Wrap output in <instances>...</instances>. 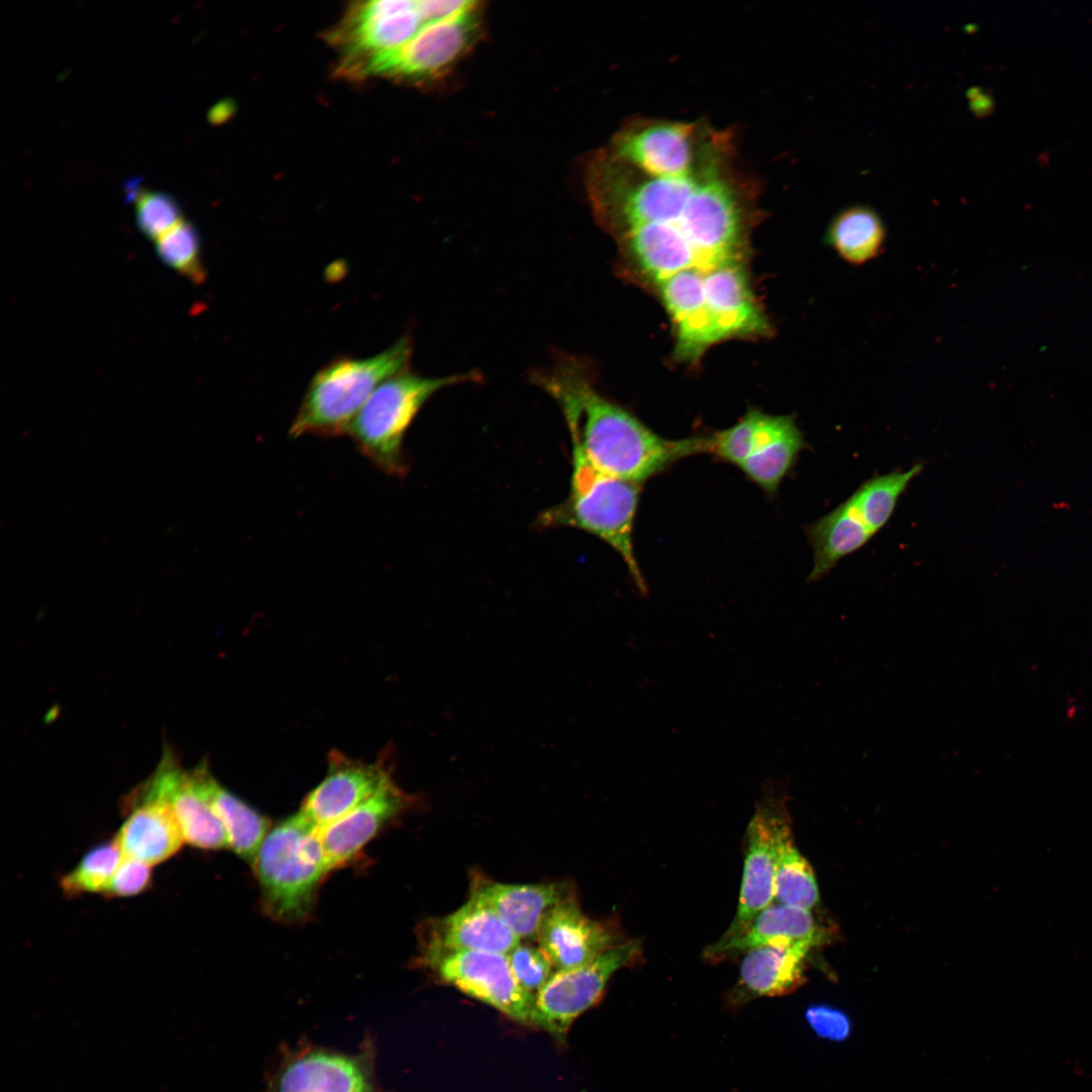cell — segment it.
<instances>
[{
	"mask_svg": "<svg viewBox=\"0 0 1092 1092\" xmlns=\"http://www.w3.org/2000/svg\"><path fill=\"white\" fill-rule=\"evenodd\" d=\"M806 535L813 550L809 581L827 575L842 558L862 548L874 537L846 499L807 526Z\"/></svg>",
	"mask_w": 1092,
	"mask_h": 1092,
	"instance_id": "23",
	"label": "cell"
},
{
	"mask_svg": "<svg viewBox=\"0 0 1092 1092\" xmlns=\"http://www.w3.org/2000/svg\"><path fill=\"white\" fill-rule=\"evenodd\" d=\"M253 866L264 911L288 923L307 918L318 886L330 873L320 828L300 811L269 830Z\"/></svg>",
	"mask_w": 1092,
	"mask_h": 1092,
	"instance_id": "4",
	"label": "cell"
},
{
	"mask_svg": "<svg viewBox=\"0 0 1092 1092\" xmlns=\"http://www.w3.org/2000/svg\"><path fill=\"white\" fill-rule=\"evenodd\" d=\"M475 2L466 0H421L417 10L423 23H433L453 18L473 9Z\"/></svg>",
	"mask_w": 1092,
	"mask_h": 1092,
	"instance_id": "35",
	"label": "cell"
},
{
	"mask_svg": "<svg viewBox=\"0 0 1092 1092\" xmlns=\"http://www.w3.org/2000/svg\"><path fill=\"white\" fill-rule=\"evenodd\" d=\"M471 18L470 10L447 20L423 23L413 38L379 63L370 76L424 78L442 71L465 48Z\"/></svg>",
	"mask_w": 1092,
	"mask_h": 1092,
	"instance_id": "20",
	"label": "cell"
},
{
	"mask_svg": "<svg viewBox=\"0 0 1092 1092\" xmlns=\"http://www.w3.org/2000/svg\"><path fill=\"white\" fill-rule=\"evenodd\" d=\"M142 786L170 804L187 843L206 850L230 848L225 829L196 789L191 770H182L169 752Z\"/></svg>",
	"mask_w": 1092,
	"mask_h": 1092,
	"instance_id": "16",
	"label": "cell"
},
{
	"mask_svg": "<svg viewBox=\"0 0 1092 1092\" xmlns=\"http://www.w3.org/2000/svg\"><path fill=\"white\" fill-rule=\"evenodd\" d=\"M420 950L465 949L508 954L522 940L480 901L469 897L454 912L421 925Z\"/></svg>",
	"mask_w": 1092,
	"mask_h": 1092,
	"instance_id": "17",
	"label": "cell"
},
{
	"mask_svg": "<svg viewBox=\"0 0 1092 1092\" xmlns=\"http://www.w3.org/2000/svg\"><path fill=\"white\" fill-rule=\"evenodd\" d=\"M133 197L138 226L150 239L158 240L183 219L178 202L169 193L138 191Z\"/></svg>",
	"mask_w": 1092,
	"mask_h": 1092,
	"instance_id": "31",
	"label": "cell"
},
{
	"mask_svg": "<svg viewBox=\"0 0 1092 1092\" xmlns=\"http://www.w3.org/2000/svg\"><path fill=\"white\" fill-rule=\"evenodd\" d=\"M737 130L705 118L638 115L615 135L597 205L624 261L654 286L685 270L744 262L760 180Z\"/></svg>",
	"mask_w": 1092,
	"mask_h": 1092,
	"instance_id": "1",
	"label": "cell"
},
{
	"mask_svg": "<svg viewBox=\"0 0 1092 1092\" xmlns=\"http://www.w3.org/2000/svg\"><path fill=\"white\" fill-rule=\"evenodd\" d=\"M507 957L518 983L534 995L554 974L555 968L544 951L528 941H521Z\"/></svg>",
	"mask_w": 1092,
	"mask_h": 1092,
	"instance_id": "32",
	"label": "cell"
},
{
	"mask_svg": "<svg viewBox=\"0 0 1092 1092\" xmlns=\"http://www.w3.org/2000/svg\"><path fill=\"white\" fill-rule=\"evenodd\" d=\"M161 260L194 283H202L206 271L202 262L200 237L196 228L182 219L156 240Z\"/></svg>",
	"mask_w": 1092,
	"mask_h": 1092,
	"instance_id": "30",
	"label": "cell"
},
{
	"mask_svg": "<svg viewBox=\"0 0 1092 1092\" xmlns=\"http://www.w3.org/2000/svg\"><path fill=\"white\" fill-rule=\"evenodd\" d=\"M414 802V797L403 792L391 779L367 801L320 828L329 871L352 860L384 825Z\"/></svg>",
	"mask_w": 1092,
	"mask_h": 1092,
	"instance_id": "19",
	"label": "cell"
},
{
	"mask_svg": "<svg viewBox=\"0 0 1092 1092\" xmlns=\"http://www.w3.org/2000/svg\"><path fill=\"white\" fill-rule=\"evenodd\" d=\"M793 424V416H774L751 408L732 427L707 437L708 453L738 467Z\"/></svg>",
	"mask_w": 1092,
	"mask_h": 1092,
	"instance_id": "26",
	"label": "cell"
},
{
	"mask_svg": "<svg viewBox=\"0 0 1092 1092\" xmlns=\"http://www.w3.org/2000/svg\"><path fill=\"white\" fill-rule=\"evenodd\" d=\"M922 469L919 462L906 471L895 469L873 476L846 499L874 536L890 521L900 496Z\"/></svg>",
	"mask_w": 1092,
	"mask_h": 1092,
	"instance_id": "27",
	"label": "cell"
},
{
	"mask_svg": "<svg viewBox=\"0 0 1092 1092\" xmlns=\"http://www.w3.org/2000/svg\"><path fill=\"white\" fill-rule=\"evenodd\" d=\"M673 332V355L681 362L697 361L722 341L767 336L770 325L754 295L744 262L705 271L699 309Z\"/></svg>",
	"mask_w": 1092,
	"mask_h": 1092,
	"instance_id": "7",
	"label": "cell"
},
{
	"mask_svg": "<svg viewBox=\"0 0 1092 1092\" xmlns=\"http://www.w3.org/2000/svg\"><path fill=\"white\" fill-rule=\"evenodd\" d=\"M829 938L828 930L812 910L774 902L738 932L723 934L704 953L711 961H720L764 945L804 943L813 948Z\"/></svg>",
	"mask_w": 1092,
	"mask_h": 1092,
	"instance_id": "18",
	"label": "cell"
},
{
	"mask_svg": "<svg viewBox=\"0 0 1092 1092\" xmlns=\"http://www.w3.org/2000/svg\"><path fill=\"white\" fill-rule=\"evenodd\" d=\"M641 954L638 939L624 940L585 965L554 972L535 994L532 1025L563 1039L572 1022L599 1002L613 975Z\"/></svg>",
	"mask_w": 1092,
	"mask_h": 1092,
	"instance_id": "9",
	"label": "cell"
},
{
	"mask_svg": "<svg viewBox=\"0 0 1092 1092\" xmlns=\"http://www.w3.org/2000/svg\"><path fill=\"white\" fill-rule=\"evenodd\" d=\"M121 859L122 851L115 838L95 845L61 878L62 891L67 897L103 893Z\"/></svg>",
	"mask_w": 1092,
	"mask_h": 1092,
	"instance_id": "29",
	"label": "cell"
},
{
	"mask_svg": "<svg viewBox=\"0 0 1092 1092\" xmlns=\"http://www.w3.org/2000/svg\"><path fill=\"white\" fill-rule=\"evenodd\" d=\"M886 235L876 210L854 204L833 216L825 232V243L846 263L860 266L882 253Z\"/></svg>",
	"mask_w": 1092,
	"mask_h": 1092,
	"instance_id": "24",
	"label": "cell"
},
{
	"mask_svg": "<svg viewBox=\"0 0 1092 1092\" xmlns=\"http://www.w3.org/2000/svg\"><path fill=\"white\" fill-rule=\"evenodd\" d=\"M774 887L776 903L813 910L819 902L813 869L795 845L788 813L777 831Z\"/></svg>",
	"mask_w": 1092,
	"mask_h": 1092,
	"instance_id": "25",
	"label": "cell"
},
{
	"mask_svg": "<svg viewBox=\"0 0 1092 1092\" xmlns=\"http://www.w3.org/2000/svg\"><path fill=\"white\" fill-rule=\"evenodd\" d=\"M413 341L402 336L370 357H336L311 378L289 429L292 438H335L349 434L352 422L388 378L408 369Z\"/></svg>",
	"mask_w": 1092,
	"mask_h": 1092,
	"instance_id": "3",
	"label": "cell"
},
{
	"mask_svg": "<svg viewBox=\"0 0 1092 1092\" xmlns=\"http://www.w3.org/2000/svg\"><path fill=\"white\" fill-rule=\"evenodd\" d=\"M571 447L568 496L544 512L539 518L540 525L573 527L597 536L622 557L639 590L646 593L633 546L640 484L601 471L588 461L576 442L571 441Z\"/></svg>",
	"mask_w": 1092,
	"mask_h": 1092,
	"instance_id": "5",
	"label": "cell"
},
{
	"mask_svg": "<svg viewBox=\"0 0 1092 1092\" xmlns=\"http://www.w3.org/2000/svg\"><path fill=\"white\" fill-rule=\"evenodd\" d=\"M418 964L453 986L504 1013L532 1025L535 995L515 978L507 954L479 950H420Z\"/></svg>",
	"mask_w": 1092,
	"mask_h": 1092,
	"instance_id": "8",
	"label": "cell"
},
{
	"mask_svg": "<svg viewBox=\"0 0 1092 1092\" xmlns=\"http://www.w3.org/2000/svg\"><path fill=\"white\" fill-rule=\"evenodd\" d=\"M806 1017L815 1031L822 1036L840 1039L847 1035L849 1023L843 1013L827 1006H812Z\"/></svg>",
	"mask_w": 1092,
	"mask_h": 1092,
	"instance_id": "34",
	"label": "cell"
},
{
	"mask_svg": "<svg viewBox=\"0 0 1092 1092\" xmlns=\"http://www.w3.org/2000/svg\"><path fill=\"white\" fill-rule=\"evenodd\" d=\"M152 884V866L123 856L102 894L106 898H127L142 894Z\"/></svg>",
	"mask_w": 1092,
	"mask_h": 1092,
	"instance_id": "33",
	"label": "cell"
},
{
	"mask_svg": "<svg viewBox=\"0 0 1092 1092\" xmlns=\"http://www.w3.org/2000/svg\"><path fill=\"white\" fill-rule=\"evenodd\" d=\"M477 378L473 372L426 377L406 369L375 389L352 422L349 435L375 467L390 476H403L407 470L403 440L423 405L444 387Z\"/></svg>",
	"mask_w": 1092,
	"mask_h": 1092,
	"instance_id": "6",
	"label": "cell"
},
{
	"mask_svg": "<svg viewBox=\"0 0 1092 1092\" xmlns=\"http://www.w3.org/2000/svg\"><path fill=\"white\" fill-rule=\"evenodd\" d=\"M572 894L565 883L505 884L470 874L469 897L491 909L522 941H537L545 914Z\"/></svg>",
	"mask_w": 1092,
	"mask_h": 1092,
	"instance_id": "15",
	"label": "cell"
},
{
	"mask_svg": "<svg viewBox=\"0 0 1092 1092\" xmlns=\"http://www.w3.org/2000/svg\"><path fill=\"white\" fill-rule=\"evenodd\" d=\"M125 805L128 815L114 837L123 856L154 866L182 848L185 838L168 802L141 785Z\"/></svg>",
	"mask_w": 1092,
	"mask_h": 1092,
	"instance_id": "14",
	"label": "cell"
},
{
	"mask_svg": "<svg viewBox=\"0 0 1092 1092\" xmlns=\"http://www.w3.org/2000/svg\"><path fill=\"white\" fill-rule=\"evenodd\" d=\"M269 1092H378L362 1056L327 1050L294 1054L277 1072Z\"/></svg>",
	"mask_w": 1092,
	"mask_h": 1092,
	"instance_id": "12",
	"label": "cell"
},
{
	"mask_svg": "<svg viewBox=\"0 0 1092 1092\" xmlns=\"http://www.w3.org/2000/svg\"><path fill=\"white\" fill-rule=\"evenodd\" d=\"M622 937L615 920L589 918L572 894L545 914L537 942L555 970L562 971L592 962L624 941Z\"/></svg>",
	"mask_w": 1092,
	"mask_h": 1092,
	"instance_id": "11",
	"label": "cell"
},
{
	"mask_svg": "<svg viewBox=\"0 0 1092 1092\" xmlns=\"http://www.w3.org/2000/svg\"><path fill=\"white\" fill-rule=\"evenodd\" d=\"M805 448L807 443L795 424L764 444L738 468L766 493L774 494Z\"/></svg>",
	"mask_w": 1092,
	"mask_h": 1092,
	"instance_id": "28",
	"label": "cell"
},
{
	"mask_svg": "<svg viewBox=\"0 0 1092 1092\" xmlns=\"http://www.w3.org/2000/svg\"><path fill=\"white\" fill-rule=\"evenodd\" d=\"M811 949L804 943H792L758 946L743 952L738 980L729 992L728 1003L738 1007L757 998L796 991L806 981V958Z\"/></svg>",
	"mask_w": 1092,
	"mask_h": 1092,
	"instance_id": "21",
	"label": "cell"
},
{
	"mask_svg": "<svg viewBox=\"0 0 1092 1092\" xmlns=\"http://www.w3.org/2000/svg\"><path fill=\"white\" fill-rule=\"evenodd\" d=\"M532 380L560 408L571 441L588 461L614 477L640 484L674 462L708 453L707 437L662 438L631 413L603 396L587 366L574 356H561Z\"/></svg>",
	"mask_w": 1092,
	"mask_h": 1092,
	"instance_id": "2",
	"label": "cell"
},
{
	"mask_svg": "<svg viewBox=\"0 0 1092 1092\" xmlns=\"http://www.w3.org/2000/svg\"><path fill=\"white\" fill-rule=\"evenodd\" d=\"M764 795L745 832L744 866L736 915L724 932L731 935L742 929L761 910L775 901L777 831L788 813L786 800L771 780L763 784Z\"/></svg>",
	"mask_w": 1092,
	"mask_h": 1092,
	"instance_id": "10",
	"label": "cell"
},
{
	"mask_svg": "<svg viewBox=\"0 0 1092 1092\" xmlns=\"http://www.w3.org/2000/svg\"><path fill=\"white\" fill-rule=\"evenodd\" d=\"M392 778L383 761L365 763L333 752L329 772L304 799L300 812L322 828L371 798Z\"/></svg>",
	"mask_w": 1092,
	"mask_h": 1092,
	"instance_id": "13",
	"label": "cell"
},
{
	"mask_svg": "<svg viewBox=\"0 0 1092 1092\" xmlns=\"http://www.w3.org/2000/svg\"><path fill=\"white\" fill-rule=\"evenodd\" d=\"M199 794L222 823L230 848L246 861L254 862L270 830L266 817L222 787L204 764L191 770Z\"/></svg>",
	"mask_w": 1092,
	"mask_h": 1092,
	"instance_id": "22",
	"label": "cell"
}]
</instances>
